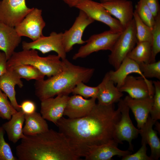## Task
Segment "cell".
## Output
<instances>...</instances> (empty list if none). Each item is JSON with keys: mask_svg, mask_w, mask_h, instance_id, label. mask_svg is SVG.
<instances>
[{"mask_svg": "<svg viewBox=\"0 0 160 160\" xmlns=\"http://www.w3.org/2000/svg\"><path fill=\"white\" fill-rule=\"evenodd\" d=\"M121 116L120 108L115 110L114 104L97 103L87 116L74 119L62 117L55 125L77 155L85 157L92 146L108 143L118 146L115 128Z\"/></svg>", "mask_w": 160, "mask_h": 160, "instance_id": "cell-1", "label": "cell"}, {"mask_svg": "<svg viewBox=\"0 0 160 160\" xmlns=\"http://www.w3.org/2000/svg\"><path fill=\"white\" fill-rule=\"evenodd\" d=\"M19 160H78L80 158L62 132L52 129L22 139L16 148Z\"/></svg>", "mask_w": 160, "mask_h": 160, "instance_id": "cell-2", "label": "cell"}, {"mask_svg": "<svg viewBox=\"0 0 160 160\" xmlns=\"http://www.w3.org/2000/svg\"><path fill=\"white\" fill-rule=\"evenodd\" d=\"M62 60L65 65L60 73L46 80L36 81L35 94L41 101L58 95H68L79 82L88 83L94 74V68L74 65L66 58Z\"/></svg>", "mask_w": 160, "mask_h": 160, "instance_id": "cell-3", "label": "cell"}, {"mask_svg": "<svg viewBox=\"0 0 160 160\" xmlns=\"http://www.w3.org/2000/svg\"><path fill=\"white\" fill-rule=\"evenodd\" d=\"M57 55L45 57L39 56L35 49L24 50L15 52L7 61V69L21 65H29L38 69L48 78L55 76L63 70L64 62Z\"/></svg>", "mask_w": 160, "mask_h": 160, "instance_id": "cell-4", "label": "cell"}, {"mask_svg": "<svg viewBox=\"0 0 160 160\" xmlns=\"http://www.w3.org/2000/svg\"><path fill=\"white\" fill-rule=\"evenodd\" d=\"M137 41L133 18L121 33L108 56V62L115 70L119 68L123 60L135 47Z\"/></svg>", "mask_w": 160, "mask_h": 160, "instance_id": "cell-5", "label": "cell"}, {"mask_svg": "<svg viewBox=\"0 0 160 160\" xmlns=\"http://www.w3.org/2000/svg\"><path fill=\"white\" fill-rule=\"evenodd\" d=\"M121 33L114 32L110 30L91 36L86 41L73 57V60L85 58L91 54L100 50L111 51Z\"/></svg>", "mask_w": 160, "mask_h": 160, "instance_id": "cell-6", "label": "cell"}, {"mask_svg": "<svg viewBox=\"0 0 160 160\" xmlns=\"http://www.w3.org/2000/svg\"><path fill=\"white\" fill-rule=\"evenodd\" d=\"M82 11L94 20L107 25L110 30L116 33H121L124 28L119 21L112 17L100 4L92 0H83L76 7Z\"/></svg>", "mask_w": 160, "mask_h": 160, "instance_id": "cell-7", "label": "cell"}, {"mask_svg": "<svg viewBox=\"0 0 160 160\" xmlns=\"http://www.w3.org/2000/svg\"><path fill=\"white\" fill-rule=\"evenodd\" d=\"M33 8L27 6L25 0H1L0 22L15 27Z\"/></svg>", "mask_w": 160, "mask_h": 160, "instance_id": "cell-8", "label": "cell"}, {"mask_svg": "<svg viewBox=\"0 0 160 160\" xmlns=\"http://www.w3.org/2000/svg\"><path fill=\"white\" fill-rule=\"evenodd\" d=\"M42 10L33 8L23 20L15 27L18 35L28 37L33 41L43 36L46 23L42 16Z\"/></svg>", "mask_w": 160, "mask_h": 160, "instance_id": "cell-9", "label": "cell"}, {"mask_svg": "<svg viewBox=\"0 0 160 160\" xmlns=\"http://www.w3.org/2000/svg\"><path fill=\"white\" fill-rule=\"evenodd\" d=\"M63 33L52 32L48 36L41 37L37 40L31 42L23 41V49L38 50L43 54L51 51L55 52L61 59L66 58V53L64 49L63 41Z\"/></svg>", "mask_w": 160, "mask_h": 160, "instance_id": "cell-10", "label": "cell"}, {"mask_svg": "<svg viewBox=\"0 0 160 160\" xmlns=\"http://www.w3.org/2000/svg\"><path fill=\"white\" fill-rule=\"evenodd\" d=\"M94 21L84 12L79 10L72 26L63 33V44L66 53L72 50L75 44L86 43V41L82 39L83 33L86 28Z\"/></svg>", "mask_w": 160, "mask_h": 160, "instance_id": "cell-11", "label": "cell"}, {"mask_svg": "<svg viewBox=\"0 0 160 160\" xmlns=\"http://www.w3.org/2000/svg\"><path fill=\"white\" fill-rule=\"evenodd\" d=\"M118 102V105L120 109L121 116L115 126V136L119 143H122L124 141H127L130 150L133 151L132 140L140 134V129L136 128L133 124L129 115L130 109L123 99H121Z\"/></svg>", "mask_w": 160, "mask_h": 160, "instance_id": "cell-12", "label": "cell"}, {"mask_svg": "<svg viewBox=\"0 0 160 160\" xmlns=\"http://www.w3.org/2000/svg\"><path fill=\"white\" fill-rule=\"evenodd\" d=\"M121 92H126L131 97L140 99L153 97L154 89L153 82L141 76L135 77L129 75L122 85L118 88Z\"/></svg>", "mask_w": 160, "mask_h": 160, "instance_id": "cell-13", "label": "cell"}, {"mask_svg": "<svg viewBox=\"0 0 160 160\" xmlns=\"http://www.w3.org/2000/svg\"><path fill=\"white\" fill-rule=\"evenodd\" d=\"M68 95H60L41 100L40 113L45 120L55 124L63 116Z\"/></svg>", "mask_w": 160, "mask_h": 160, "instance_id": "cell-14", "label": "cell"}, {"mask_svg": "<svg viewBox=\"0 0 160 160\" xmlns=\"http://www.w3.org/2000/svg\"><path fill=\"white\" fill-rule=\"evenodd\" d=\"M111 15L116 17L124 28L133 18V4L128 0H108L100 3Z\"/></svg>", "mask_w": 160, "mask_h": 160, "instance_id": "cell-15", "label": "cell"}, {"mask_svg": "<svg viewBox=\"0 0 160 160\" xmlns=\"http://www.w3.org/2000/svg\"><path fill=\"white\" fill-rule=\"evenodd\" d=\"M96 98L87 99L77 95L69 97L67 101L63 115L71 119L84 117L91 111L96 104Z\"/></svg>", "mask_w": 160, "mask_h": 160, "instance_id": "cell-16", "label": "cell"}, {"mask_svg": "<svg viewBox=\"0 0 160 160\" xmlns=\"http://www.w3.org/2000/svg\"><path fill=\"white\" fill-rule=\"evenodd\" d=\"M123 100L133 113L138 129H141L146 122L149 116L153 105V97L135 99L128 95Z\"/></svg>", "mask_w": 160, "mask_h": 160, "instance_id": "cell-17", "label": "cell"}, {"mask_svg": "<svg viewBox=\"0 0 160 160\" xmlns=\"http://www.w3.org/2000/svg\"><path fill=\"white\" fill-rule=\"evenodd\" d=\"M16 85L20 88L23 87L21 78L13 69H7V71L0 76V89L6 95L13 107L18 111L21 109L16 97L15 87Z\"/></svg>", "mask_w": 160, "mask_h": 160, "instance_id": "cell-18", "label": "cell"}, {"mask_svg": "<svg viewBox=\"0 0 160 160\" xmlns=\"http://www.w3.org/2000/svg\"><path fill=\"white\" fill-rule=\"evenodd\" d=\"M98 92L97 97L98 103L104 105H109L119 102L123 94L118 89L110 78L107 72L102 81L97 86Z\"/></svg>", "mask_w": 160, "mask_h": 160, "instance_id": "cell-19", "label": "cell"}, {"mask_svg": "<svg viewBox=\"0 0 160 160\" xmlns=\"http://www.w3.org/2000/svg\"><path fill=\"white\" fill-rule=\"evenodd\" d=\"M21 41V37L15 27L0 22V51L4 52L7 61L11 57Z\"/></svg>", "mask_w": 160, "mask_h": 160, "instance_id": "cell-20", "label": "cell"}, {"mask_svg": "<svg viewBox=\"0 0 160 160\" xmlns=\"http://www.w3.org/2000/svg\"><path fill=\"white\" fill-rule=\"evenodd\" d=\"M110 79L116 84L118 88L121 86L126 78L132 73H136L146 80L141 72L138 63L126 57L122 61L119 68L115 71L108 72Z\"/></svg>", "mask_w": 160, "mask_h": 160, "instance_id": "cell-21", "label": "cell"}, {"mask_svg": "<svg viewBox=\"0 0 160 160\" xmlns=\"http://www.w3.org/2000/svg\"><path fill=\"white\" fill-rule=\"evenodd\" d=\"M156 121L149 116L146 122L140 129L141 143H145L150 147L151 154L150 157L152 160H158L160 156V140L157 132L153 128Z\"/></svg>", "mask_w": 160, "mask_h": 160, "instance_id": "cell-22", "label": "cell"}, {"mask_svg": "<svg viewBox=\"0 0 160 160\" xmlns=\"http://www.w3.org/2000/svg\"><path fill=\"white\" fill-rule=\"evenodd\" d=\"M131 153L129 151L121 150L117 146L108 143L92 146L85 158L86 160H110L115 156L122 157Z\"/></svg>", "mask_w": 160, "mask_h": 160, "instance_id": "cell-23", "label": "cell"}, {"mask_svg": "<svg viewBox=\"0 0 160 160\" xmlns=\"http://www.w3.org/2000/svg\"><path fill=\"white\" fill-rule=\"evenodd\" d=\"M24 121L25 113L21 110L14 114L9 121L2 125L9 140L13 143H15L25 137L23 130Z\"/></svg>", "mask_w": 160, "mask_h": 160, "instance_id": "cell-24", "label": "cell"}, {"mask_svg": "<svg viewBox=\"0 0 160 160\" xmlns=\"http://www.w3.org/2000/svg\"><path fill=\"white\" fill-rule=\"evenodd\" d=\"M25 125L23 132L26 136L34 135L47 131L48 124L41 113L36 111L30 114H25Z\"/></svg>", "mask_w": 160, "mask_h": 160, "instance_id": "cell-25", "label": "cell"}, {"mask_svg": "<svg viewBox=\"0 0 160 160\" xmlns=\"http://www.w3.org/2000/svg\"><path fill=\"white\" fill-rule=\"evenodd\" d=\"M136 44L127 57L137 63H153L151 43L148 41H137Z\"/></svg>", "mask_w": 160, "mask_h": 160, "instance_id": "cell-26", "label": "cell"}, {"mask_svg": "<svg viewBox=\"0 0 160 160\" xmlns=\"http://www.w3.org/2000/svg\"><path fill=\"white\" fill-rule=\"evenodd\" d=\"M10 68L13 69L21 79L28 81L33 79L42 80L45 76L38 69L30 65H21Z\"/></svg>", "mask_w": 160, "mask_h": 160, "instance_id": "cell-27", "label": "cell"}, {"mask_svg": "<svg viewBox=\"0 0 160 160\" xmlns=\"http://www.w3.org/2000/svg\"><path fill=\"white\" fill-rule=\"evenodd\" d=\"M133 19L137 41H148L151 44L152 29L142 21L135 10L134 12Z\"/></svg>", "mask_w": 160, "mask_h": 160, "instance_id": "cell-28", "label": "cell"}, {"mask_svg": "<svg viewBox=\"0 0 160 160\" xmlns=\"http://www.w3.org/2000/svg\"><path fill=\"white\" fill-rule=\"evenodd\" d=\"M135 10L142 21L152 29L155 19L144 0L139 1L136 5Z\"/></svg>", "mask_w": 160, "mask_h": 160, "instance_id": "cell-29", "label": "cell"}, {"mask_svg": "<svg viewBox=\"0 0 160 160\" xmlns=\"http://www.w3.org/2000/svg\"><path fill=\"white\" fill-rule=\"evenodd\" d=\"M152 58L156 61V57L160 52V13L155 18V22L152 29L151 42Z\"/></svg>", "mask_w": 160, "mask_h": 160, "instance_id": "cell-30", "label": "cell"}, {"mask_svg": "<svg viewBox=\"0 0 160 160\" xmlns=\"http://www.w3.org/2000/svg\"><path fill=\"white\" fill-rule=\"evenodd\" d=\"M17 111L8 100L6 95L0 89V117L9 120Z\"/></svg>", "mask_w": 160, "mask_h": 160, "instance_id": "cell-31", "label": "cell"}, {"mask_svg": "<svg viewBox=\"0 0 160 160\" xmlns=\"http://www.w3.org/2000/svg\"><path fill=\"white\" fill-rule=\"evenodd\" d=\"M140 69L144 77L156 78L160 80V61L149 63H138Z\"/></svg>", "mask_w": 160, "mask_h": 160, "instance_id": "cell-32", "label": "cell"}, {"mask_svg": "<svg viewBox=\"0 0 160 160\" xmlns=\"http://www.w3.org/2000/svg\"><path fill=\"white\" fill-rule=\"evenodd\" d=\"M81 82L78 83L73 89L72 92L73 95H80L85 99L90 97L96 98L98 92V86L90 87Z\"/></svg>", "mask_w": 160, "mask_h": 160, "instance_id": "cell-33", "label": "cell"}, {"mask_svg": "<svg viewBox=\"0 0 160 160\" xmlns=\"http://www.w3.org/2000/svg\"><path fill=\"white\" fill-rule=\"evenodd\" d=\"M154 89L153 105L150 112L151 117L156 121L160 119V82L153 81Z\"/></svg>", "mask_w": 160, "mask_h": 160, "instance_id": "cell-34", "label": "cell"}, {"mask_svg": "<svg viewBox=\"0 0 160 160\" xmlns=\"http://www.w3.org/2000/svg\"><path fill=\"white\" fill-rule=\"evenodd\" d=\"M5 131L0 127V160H16L9 144L4 138Z\"/></svg>", "mask_w": 160, "mask_h": 160, "instance_id": "cell-35", "label": "cell"}, {"mask_svg": "<svg viewBox=\"0 0 160 160\" xmlns=\"http://www.w3.org/2000/svg\"><path fill=\"white\" fill-rule=\"evenodd\" d=\"M142 146L135 153L130 154L122 157V160H152L147 154L146 144L141 143Z\"/></svg>", "mask_w": 160, "mask_h": 160, "instance_id": "cell-36", "label": "cell"}, {"mask_svg": "<svg viewBox=\"0 0 160 160\" xmlns=\"http://www.w3.org/2000/svg\"><path fill=\"white\" fill-rule=\"evenodd\" d=\"M21 110L25 114H31L36 111V107L35 103L29 100L23 101L20 105Z\"/></svg>", "mask_w": 160, "mask_h": 160, "instance_id": "cell-37", "label": "cell"}, {"mask_svg": "<svg viewBox=\"0 0 160 160\" xmlns=\"http://www.w3.org/2000/svg\"><path fill=\"white\" fill-rule=\"evenodd\" d=\"M152 12L155 19L160 13V5L158 0H144Z\"/></svg>", "mask_w": 160, "mask_h": 160, "instance_id": "cell-38", "label": "cell"}, {"mask_svg": "<svg viewBox=\"0 0 160 160\" xmlns=\"http://www.w3.org/2000/svg\"><path fill=\"white\" fill-rule=\"evenodd\" d=\"M7 61L4 53L0 51V76L7 70Z\"/></svg>", "mask_w": 160, "mask_h": 160, "instance_id": "cell-39", "label": "cell"}, {"mask_svg": "<svg viewBox=\"0 0 160 160\" xmlns=\"http://www.w3.org/2000/svg\"><path fill=\"white\" fill-rule=\"evenodd\" d=\"M70 7H75L83 0H62Z\"/></svg>", "mask_w": 160, "mask_h": 160, "instance_id": "cell-40", "label": "cell"}, {"mask_svg": "<svg viewBox=\"0 0 160 160\" xmlns=\"http://www.w3.org/2000/svg\"><path fill=\"white\" fill-rule=\"evenodd\" d=\"M108 0H100V3H103L105 2Z\"/></svg>", "mask_w": 160, "mask_h": 160, "instance_id": "cell-41", "label": "cell"}]
</instances>
